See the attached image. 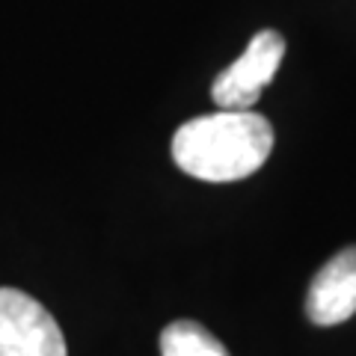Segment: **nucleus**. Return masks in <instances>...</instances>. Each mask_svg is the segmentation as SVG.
<instances>
[{
	"mask_svg": "<svg viewBox=\"0 0 356 356\" xmlns=\"http://www.w3.org/2000/svg\"><path fill=\"white\" fill-rule=\"evenodd\" d=\"M273 152V128L252 110H217L184 122L172 137V161L199 181H241Z\"/></svg>",
	"mask_w": 356,
	"mask_h": 356,
	"instance_id": "1",
	"label": "nucleus"
},
{
	"mask_svg": "<svg viewBox=\"0 0 356 356\" xmlns=\"http://www.w3.org/2000/svg\"><path fill=\"white\" fill-rule=\"evenodd\" d=\"M0 356H69L54 315L18 288H0Z\"/></svg>",
	"mask_w": 356,
	"mask_h": 356,
	"instance_id": "2",
	"label": "nucleus"
},
{
	"mask_svg": "<svg viewBox=\"0 0 356 356\" xmlns=\"http://www.w3.org/2000/svg\"><path fill=\"white\" fill-rule=\"evenodd\" d=\"M285 60V39L276 30H261L247 51L211 83V98L220 110H250L280 72Z\"/></svg>",
	"mask_w": 356,
	"mask_h": 356,
	"instance_id": "3",
	"label": "nucleus"
},
{
	"mask_svg": "<svg viewBox=\"0 0 356 356\" xmlns=\"http://www.w3.org/2000/svg\"><path fill=\"white\" fill-rule=\"evenodd\" d=\"M306 315L318 327H336L356 315V247L321 267L306 294Z\"/></svg>",
	"mask_w": 356,
	"mask_h": 356,
	"instance_id": "4",
	"label": "nucleus"
},
{
	"mask_svg": "<svg viewBox=\"0 0 356 356\" xmlns=\"http://www.w3.org/2000/svg\"><path fill=\"white\" fill-rule=\"evenodd\" d=\"M163 356H229L222 341L196 321H175L161 332Z\"/></svg>",
	"mask_w": 356,
	"mask_h": 356,
	"instance_id": "5",
	"label": "nucleus"
}]
</instances>
